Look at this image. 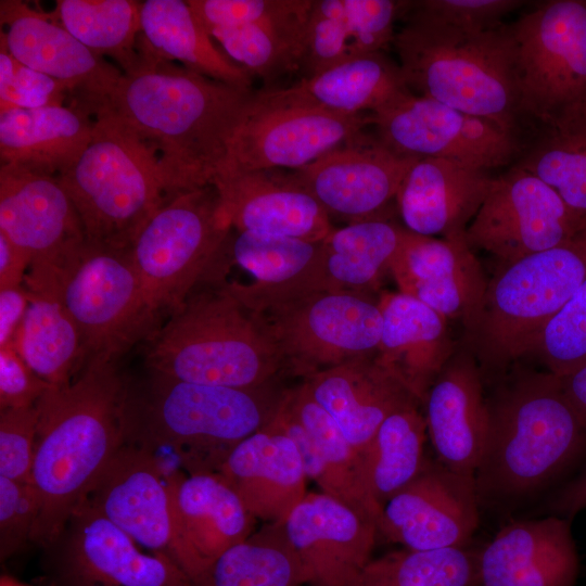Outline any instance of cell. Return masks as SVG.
<instances>
[{
  "instance_id": "1",
  "label": "cell",
  "mask_w": 586,
  "mask_h": 586,
  "mask_svg": "<svg viewBox=\"0 0 586 586\" xmlns=\"http://www.w3.org/2000/svg\"><path fill=\"white\" fill-rule=\"evenodd\" d=\"M253 93L174 62L140 56L101 110L153 151L174 198L211 184Z\"/></svg>"
},
{
  "instance_id": "2",
  "label": "cell",
  "mask_w": 586,
  "mask_h": 586,
  "mask_svg": "<svg viewBox=\"0 0 586 586\" xmlns=\"http://www.w3.org/2000/svg\"><path fill=\"white\" fill-rule=\"evenodd\" d=\"M130 381L117 359L89 358L74 381L50 386L39 411L30 483L39 500L31 543L49 546L127 442Z\"/></svg>"
},
{
  "instance_id": "3",
  "label": "cell",
  "mask_w": 586,
  "mask_h": 586,
  "mask_svg": "<svg viewBox=\"0 0 586 586\" xmlns=\"http://www.w3.org/2000/svg\"><path fill=\"white\" fill-rule=\"evenodd\" d=\"M487 405V435L473 474L481 508L512 512L552 492L586 460V430L560 377L522 372Z\"/></svg>"
},
{
  "instance_id": "4",
  "label": "cell",
  "mask_w": 586,
  "mask_h": 586,
  "mask_svg": "<svg viewBox=\"0 0 586 586\" xmlns=\"http://www.w3.org/2000/svg\"><path fill=\"white\" fill-rule=\"evenodd\" d=\"M284 390L198 384L150 372L130 384L127 442L168 448L187 473H217L231 450L273 418Z\"/></svg>"
},
{
  "instance_id": "5",
  "label": "cell",
  "mask_w": 586,
  "mask_h": 586,
  "mask_svg": "<svg viewBox=\"0 0 586 586\" xmlns=\"http://www.w3.org/2000/svg\"><path fill=\"white\" fill-rule=\"evenodd\" d=\"M144 342L149 371L179 381L260 388L283 375L254 313L220 282L201 281Z\"/></svg>"
},
{
  "instance_id": "6",
  "label": "cell",
  "mask_w": 586,
  "mask_h": 586,
  "mask_svg": "<svg viewBox=\"0 0 586 586\" xmlns=\"http://www.w3.org/2000/svg\"><path fill=\"white\" fill-rule=\"evenodd\" d=\"M393 43L412 93L486 119L523 141L527 129L509 24L462 30L407 16Z\"/></svg>"
},
{
  "instance_id": "7",
  "label": "cell",
  "mask_w": 586,
  "mask_h": 586,
  "mask_svg": "<svg viewBox=\"0 0 586 586\" xmlns=\"http://www.w3.org/2000/svg\"><path fill=\"white\" fill-rule=\"evenodd\" d=\"M91 242L130 249L150 217L171 198L153 151L116 115H94L91 139L60 177Z\"/></svg>"
},
{
  "instance_id": "8",
  "label": "cell",
  "mask_w": 586,
  "mask_h": 586,
  "mask_svg": "<svg viewBox=\"0 0 586 586\" xmlns=\"http://www.w3.org/2000/svg\"><path fill=\"white\" fill-rule=\"evenodd\" d=\"M24 283L54 290L79 331L85 362L94 356L118 360L161 326L130 249L85 238L54 262L30 266Z\"/></svg>"
},
{
  "instance_id": "9",
  "label": "cell",
  "mask_w": 586,
  "mask_h": 586,
  "mask_svg": "<svg viewBox=\"0 0 586 586\" xmlns=\"http://www.w3.org/2000/svg\"><path fill=\"white\" fill-rule=\"evenodd\" d=\"M586 280V227L569 241L500 265L488 281L481 314L466 335L492 372L527 355L549 320Z\"/></svg>"
},
{
  "instance_id": "10",
  "label": "cell",
  "mask_w": 586,
  "mask_h": 586,
  "mask_svg": "<svg viewBox=\"0 0 586 586\" xmlns=\"http://www.w3.org/2000/svg\"><path fill=\"white\" fill-rule=\"evenodd\" d=\"M273 345L283 374L307 379L374 356L382 315L368 293L319 290L252 310Z\"/></svg>"
},
{
  "instance_id": "11",
  "label": "cell",
  "mask_w": 586,
  "mask_h": 586,
  "mask_svg": "<svg viewBox=\"0 0 586 586\" xmlns=\"http://www.w3.org/2000/svg\"><path fill=\"white\" fill-rule=\"evenodd\" d=\"M509 33L527 131L586 107V0L545 1Z\"/></svg>"
},
{
  "instance_id": "12",
  "label": "cell",
  "mask_w": 586,
  "mask_h": 586,
  "mask_svg": "<svg viewBox=\"0 0 586 586\" xmlns=\"http://www.w3.org/2000/svg\"><path fill=\"white\" fill-rule=\"evenodd\" d=\"M232 230L213 184L175 195L143 225L130 252L161 318L201 282Z\"/></svg>"
},
{
  "instance_id": "13",
  "label": "cell",
  "mask_w": 586,
  "mask_h": 586,
  "mask_svg": "<svg viewBox=\"0 0 586 586\" xmlns=\"http://www.w3.org/2000/svg\"><path fill=\"white\" fill-rule=\"evenodd\" d=\"M377 137L408 157L489 170L517 161L522 140L495 124L410 90L370 114Z\"/></svg>"
},
{
  "instance_id": "14",
  "label": "cell",
  "mask_w": 586,
  "mask_h": 586,
  "mask_svg": "<svg viewBox=\"0 0 586 586\" xmlns=\"http://www.w3.org/2000/svg\"><path fill=\"white\" fill-rule=\"evenodd\" d=\"M367 125L370 114L337 115L254 92L218 171L296 170L347 143Z\"/></svg>"
},
{
  "instance_id": "15",
  "label": "cell",
  "mask_w": 586,
  "mask_h": 586,
  "mask_svg": "<svg viewBox=\"0 0 586 586\" xmlns=\"http://www.w3.org/2000/svg\"><path fill=\"white\" fill-rule=\"evenodd\" d=\"M44 549L50 586H194L171 559L142 551L86 501Z\"/></svg>"
},
{
  "instance_id": "16",
  "label": "cell",
  "mask_w": 586,
  "mask_h": 586,
  "mask_svg": "<svg viewBox=\"0 0 586 586\" xmlns=\"http://www.w3.org/2000/svg\"><path fill=\"white\" fill-rule=\"evenodd\" d=\"M584 227L586 219L548 184L512 165L493 178L466 240L472 250H483L507 265L564 243Z\"/></svg>"
},
{
  "instance_id": "17",
  "label": "cell",
  "mask_w": 586,
  "mask_h": 586,
  "mask_svg": "<svg viewBox=\"0 0 586 586\" xmlns=\"http://www.w3.org/2000/svg\"><path fill=\"white\" fill-rule=\"evenodd\" d=\"M171 470L153 450L126 442L82 501L140 547L164 555L178 565Z\"/></svg>"
},
{
  "instance_id": "18",
  "label": "cell",
  "mask_w": 586,
  "mask_h": 586,
  "mask_svg": "<svg viewBox=\"0 0 586 586\" xmlns=\"http://www.w3.org/2000/svg\"><path fill=\"white\" fill-rule=\"evenodd\" d=\"M473 475L426 459L382 508L378 534L411 550L468 547L480 520Z\"/></svg>"
},
{
  "instance_id": "19",
  "label": "cell",
  "mask_w": 586,
  "mask_h": 586,
  "mask_svg": "<svg viewBox=\"0 0 586 586\" xmlns=\"http://www.w3.org/2000/svg\"><path fill=\"white\" fill-rule=\"evenodd\" d=\"M0 41L22 64L63 85L92 116L109 101L123 72L94 53L51 14L18 0L0 1Z\"/></svg>"
},
{
  "instance_id": "20",
  "label": "cell",
  "mask_w": 586,
  "mask_h": 586,
  "mask_svg": "<svg viewBox=\"0 0 586 586\" xmlns=\"http://www.w3.org/2000/svg\"><path fill=\"white\" fill-rule=\"evenodd\" d=\"M416 157L403 156L377 135L360 132L314 163L291 170L326 213L352 222L385 218Z\"/></svg>"
},
{
  "instance_id": "21",
  "label": "cell",
  "mask_w": 586,
  "mask_h": 586,
  "mask_svg": "<svg viewBox=\"0 0 586 586\" xmlns=\"http://www.w3.org/2000/svg\"><path fill=\"white\" fill-rule=\"evenodd\" d=\"M281 524L310 586H347L379 535L374 520L323 493H307Z\"/></svg>"
},
{
  "instance_id": "22",
  "label": "cell",
  "mask_w": 586,
  "mask_h": 586,
  "mask_svg": "<svg viewBox=\"0 0 586 586\" xmlns=\"http://www.w3.org/2000/svg\"><path fill=\"white\" fill-rule=\"evenodd\" d=\"M390 272L400 293L459 320L466 335L472 331L488 281L466 238L436 239L406 229Z\"/></svg>"
},
{
  "instance_id": "23",
  "label": "cell",
  "mask_w": 586,
  "mask_h": 586,
  "mask_svg": "<svg viewBox=\"0 0 586 586\" xmlns=\"http://www.w3.org/2000/svg\"><path fill=\"white\" fill-rule=\"evenodd\" d=\"M169 480L178 565L196 586L217 557L254 532L256 519L218 473L173 469Z\"/></svg>"
},
{
  "instance_id": "24",
  "label": "cell",
  "mask_w": 586,
  "mask_h": 586,
  "mask_svg": "<svg viewBox=\"0 0 586 586\" xmlns=\"http://www.w3.org/2000/svg\"><path fill=\"white\" fill-rule=\"evenodd\" d=\"M213 265L250 273V283L224 282L251 310L319 290H329L323 240L232 230Z\"/></svg>"
},
{
  "instance_id": "25",
  "label": "cell",
  "mask_w": 586,
  "mask_h": 586,
  "mask_svg": "<svg viewBox=\"0 0 586 586\" xmlns=\"http://www.w3.org/2000/svg\"><path fill=\"white\" fill-rule=\"evenodd\" d=\"M476 586H574L579 558L572 520L546 514L504 525L477 550Z\"/></svg>"
},
{
  "instance_id": "26",
  "label": "cell",
  "mask_w": 586,
  "mask_h": 586,
  "mask_svg": "<svg viewBox=\"0 0 586 586\" xmlns=\"http://www.w3.org/2000/svg\"><path fill=\"white\" fill-rule=\"evenodd\" d=\"M211 184L237 231L318 242L333 229L329 215L291 170L218 171Z\"/></svg>"
},
{
  "instance_id": "27",
  "label": "cell",
  "mask_w": 586,
  "mask_h": 586,
  "mask_svg": "<svg viewBox=\"0 0 586 586\" xmlns=\"http://www.w3.org/2000/svg\"><path fill=\"white\" fill-rule=\"evenodd\" d=\"M0 232L30 266L54 262L85 239L76 207L51 175L0 165Z\"/></svg>"
},
{
  "instance_id": "28",
  "label": "cell",
  "mask_w": 586,
  "mask_h": 586,
  "mask_svg": "<svg viewBox=\"0 0 586 586\" xmlns=\"http://www.w3.org/2000/svg\"><path fill=\"white\" fill-rule=\"evenodd\" d=\"M483 378L471 352H458L445 365L423 402L426 431L436 460L458 473L473 475L488 430Z\"/></svg>"
},
{
  "instance_id": "29",
  "label": "cell",
  "mask_w": 586,
  "mask_h": 586,
  "mask_svg": "<svg viewBox=\"0 0 586 586\" xmlns=\"http://www.w3.org/2000/svg\"><path fill=\"white\" fill-rule=\"evenodd\" d=\"M493 178L489 170L444 158L415 160L395 199L406 229L426 237L466 238Z\"/></svg>"
},
{
  "instance_id": "30",
  "label": "cell",
  "mask_w": 586,
  "mask_h": 586,
  "mask_svg": "<svg viewBox=\"0 0 586 586\" xmlns=\"http://www.w3.org/2000/svg\"><path fill=\"white\" fill-rule=\"evenodd\" d=\"M256 520L280 522L307 495L294 442L269 422L237 445L217 472Z\"/></svg>"
},
{
  "instance_id": "31",
  "label": "cell",
  "mask_w": 586,
  "mask_h": 586,
  "mask_svg": "<svg viewBox=\"0 0 586 586\" xmlns=\"http://www.w3.org/2000/svg\"><path fill=\"white\" fill-rule=\"evenodd\" d=\"M302 382L360 453L390 415L422 405L375 355L327 369Z\"/></svg>"
},
{
  "instance_id": "32",
  "label": "cell",
  "mask_w": 586,
  "mask_h": 586,
  "mask_svg": "<svg viewBox=\"0 0 586 586\" xmlns=\"http://www.w3.org/2000/svg\"><path fill=\"white\" fill-rule=\"evenodd\" d=\"M378 305L382 331L375 358L423 404L429 388L455 354L447 319L400 292H382Z\"/></svg>"
},
{
  "instance_id": "33",
  "label": "cell",
  "mask_w": 586,
  "mask_h": 586,
  "mask_svg": "<svg viewBox=\"0 0 586 586\" xmlns=\"http://www.w3.org/2000/svg\"><path fill=\"white\" fill-rule=\"evenodd\" d=\"M407 1L314 0L300 69L310 76L393 42Z\"/></svg>"
},
{
  "instance_id": "34",
  "label": "cell",
  "mask_w": 586,
  "mask_h": 586,
  "mask_svg": "<svg viewBox=\"0 0 586 586\" xmlns=\"http://www.w3.org/2000/svg\"><path fill=\"white\" fill-rule=\"evenodd\" d=\"M93 124L94 116L74 104L0 109V165L58 178L88 145Z\"/></svg>"
},
{
  "instance_id": "35",
  "label": "cell",
  "mask_w": 586,
  "mask_h": 586,
  "mask_svg": "<svg viewBox=\"0 0 586 586\" xmlns=\"http://www.w3.org/2000/svg\"><path fill=\"white\" fill-rule=\"evenodd\" d=\"M314 0H253L249 18L207 30L250 75L271 79L300 69Z\"/></svg>"
},
{
  "instance_id": "36",
  "label": "cell",
  "mask_w": 586,
  "mask_h": 586,
  "mask_svg": "<svg viewBox=\"0 0 586 586\" xmlns=\"http://www.w3.org/2000/svg\"><path fill=\"white\" fill-rule=\"evenodd\" d=\"M409 91L399 65L380 51L303 77L281 89L263 91L272 101L354 116L374 113Z\"/></svg>"
},
{
  "instance_id": "37",
  "label": "cell",
  "mask_w": 586,
  "mask_h": 586,
  "mask_svg": "<svg viewBox=\"0 0 586 586\" xmlns=\"http://www.w3.org/2000/svg\"><path fill=\"white\" fill-rule=\"evenodd\" d=\"M137 50L142 58L178 61L190 71L251 90L250 73L215 46L187 1H141Z\"/></svg>"
},
{
  "instance_id": "38",
  "label": "cell",
  "mask_w": 586,
  "mask_h": 586,
  "mask_svg": "<svg viewBox=\"0 0 586 586\" xmlns=\"http://www.w3.org/2000/svg\"><path fill=\"white\" fill-rule=\"evenodd\" d=\"M23 284L29 303L12 346L42 380L65 385L85 365L79 331L51 286Z\"/></svg>"
},
{
  "instance_id": "39",
  "label": "cell",
  "mask_w": 586,
  "mask_h": 586,
  "mask_svg": "<svg viewBox=\"0 0 586 586\" xmlns=\"http://www.w3.org/2000/svg\"><path fill=\"white\" fill-rule=\"evenodd\" d=\"M586 219V107L531 129L513 163Z\"/></svg>"
},
{
  "instance_id": "40",
  "label": "cell",
  "mask_w": 586,
  "mask_h": 586,
  "mask_svg": "<svg viewBox=\"0 0 586 586\" xmlns=\"http://www.w3.org/2000/svg\"><path fill=\"white\" fill-rule=\"evenodd\" d=\"M405 232L406 228L386 218L332 229L323 240L329 290L368 293L377 289L390 271Z\"/></svg>"
},
{
  "instance_id": "41",
  "label": "cell",
  "mask_w": 586,
  "mask_h": 586,
  "mask_svg": "<svg viewBox=\"0 0 586 586\" xmlns=\"http://www.w3.org/2000/svg\"><path fill=\"white\" fill-rule=\"evenodd\" d=\"M410 405L390 415L361 453L368 491L378 506L409 484L423 469L426 422Z\"/></svg>"
},
{
  "instance_id": "42",
  "label": "cell",
  "mask_w": 586,
  "mask_h": 586,
  "mask_svg": "<svg viewBox=\"0 0 586 586\" xmlns=\"http://www.w3.org/2000/svg\"><path fill=\"white\" fill-rule=\"evenodd\" d=\"M304 573L281 521L266 523L217 557L196 586H303Z\"/></svg>"
},
{
  "instance_id": "43",
  "label": "cell",
  "mask_w": 586,
  "mask_h": 586,
  "mask_svg": "<svg viewBox=\"0 0 586 586\" xmlns=\"http://www.w3.org/2000/svg\"><path fill=\"white\" fill-rule=\"evenodd\" d=\"M140 7L132 0H59L51 15L91 51L113 58L127 74L140 63Z\"/></svg>"
},
{
  "instance_id": "44",
  "label": "cell",
  "mask_w": 586,
  "mask_h": 586,
  "mask_svg": "<svg viewBox=\"0 0 586 586\" xmlns=\"http://www.w3.org/2000/svg\"><path fill=\"white\" fill-rule=\"evenodd\" d=\"M292 410L315 441L337 486V499L379 524L382 508L372 499L365 477L361 453L302 382L285 390Z\"/></svg>"
},
{
  "instance_id": "45",
  "label": "cell",
  "mask_w": 586,
  "mask_h": 586,
  "mask_svg": "<svg viewBox=\"0 0 586 586\" xmlns=\"http://www.w3.org/2000/svg\"><path fill=\"white\" fill-rule=\"evenodd\" d=\"M477 551L403 548L370 559L347 586H476Z\"/></svg>"
},
{
  "instance_id": "46",
  "label": "cell",
  "mask_w": 586,
  "mask_h": 586,
  "mask_svg": "<svg viewBox=\"0 0 586 586\" xmlns=\"http://www.w3.org/2000/svg\"><path fill=\"white\" fill-rule=\"evenodd\" d=\"M527 354L558 377L586 364V280L544 327Z\"/></svg>"
},
{
  "instance_id": "47",
  "label": "cell",
  "mask_w": 586,
  "mask_h": 586,
  "mask_svg": "<svg viewBox=\"0 0 586 586\" xmlns=\"http://www.w3.org/2000/svg\"><path fill=\"white\" fill-rule=\"evenodd\" d=\"M524 3L519 0L407 1L403 14L456 29L483 30L504 24L502 18Z\"/></svg>"
},
{
  "instance_id": "48",
  "label": "cell",
  "mask_w": 586,
  "mask_h": 586,
  "mask_svg": "<svg viewBox=\"0 0 586 586\" xmlns=\"http://www.w3.org/2000/svg\"><path fill=\"white\" fill-rule=\"evenodd\" d=\"M65 85L18 62L0 41V109L64 105Z\"/></svg>"
},
{
  "instance_id": "49",
  "label": "cell",
  "mask_w": 586,
  "mask_h": 586,
  "mask_svg": "<svg viewBox=\"0 0 586 586\" xmlns=\"http://www.w3.org/2000/svg\"><path fill=\"white\" fill-rule=\"evenodd\" d=\"M38 422L36 405L0 410V476L30 483Z\"/></svg>"
},
{
  "instance_id": "50",
  "label": "cell",
  "mask_w": 586,
  "mask_h": 586,
  "mask_svg": "<svg viewBox=\"0 0 586 586\" xmlns=\"http://www.w3.org/2000/svg\"><path fill=\"white\" fill-rule=\"evenodd\" d=\"M39 500L31 483L0 476V557L16 555L31 542Z\"/></svg>"
},
{
  "instance_id": "51",
  "label": "cell",
  "mask_w": 586,
  "mask_h": 586,
  "mask_svg": "<svg viewBox=\"0 0 586 586\" xmlns=\"http://www.w3.org/2000/svg\"><path fill=\"white\" fill-rule=\"evenodd\" d=\"M50 386L13 346L0 348V410L35 406Z\"/></svg>"
},
{
  "instance_id": "52",
  "label": "cell",
  "mask_w": 586,
  "mask_h": 586,
  "mask_svg": "<svg viewBox=\"0 0 586 586\" xmlns=\"http://www.w3.org/2000/svg\"><path fill=\"white\" fill-rule=\"evenodd\" d=\"M270 422L286 434L296 445L307 479L315 482L321 493L337 499L336 483L315 441L289 405L285 390Z\"/></svg>"
},
{
  "instance_id": "53",
  "label": "cell",
  "mask_w": 586,
  "mask_h": 586,
  "mask_svg": "<svg viewBox=\"0 0 586 586\" xmlns=\"http://www.w3.org/2000/svg\"><path fill=\"white\" fill-rule=\"evenodd\" d=\"M586 509V460L544 499L540 512L572 520Z\"/></svg>"
},
{
  "instance_id": "54",
  "label": "cell",
  "mask_w": 586,
  "mask_h": 586,
  "mask_svg": "<svg viewBox=\"0 0 586 586\" xmlns=\"http://www.w3.org/2000/svg\"><path fill=\"white\" fill-rule=\"evenodd\" d=\"M29 303L24 284L0 289V348L12 346Z\"/></svg>"
},
{
  "instance_id": "55",
  "label": "cell",
  "mask_w": 586,
  "mask_h": 586,
  "mask_svg": "<svg viewBox=\"0 0 586 586\" xmlns=\"http://www.w3.org/2000/svg\"><path fill=\"white\" fill-rule=\"evenodd\" d=\"M29 265L28 258L0 232V289L22 285Z\"/></svg>"
},
{
  "instance_id": "56",
  "label": "cell",
  "mask_w": 586,
  "mask_h": 586,
  "mask_svg": "<svg viewBox=\"0 0 586 586\" xmlns=\"http://www.w3.org/2000/svg\"><path fill=\"white\" fill-rule=\"evenodd\" d=\"M560 379L570 405L586 430V364Z\"/></svg>"
},
{
  "instance_id": "57",
  "label": "cell",
  "mask_w": 586,
  "mask_h": 586,
  "mask_svg": "<svg viewBox=\"0 0 586 586\" xmlns=\"http://www.w3.org/2000/svg\"><path fill=\"white\" fill-rule=\"evenodd\" d=\"M0 586H28V585L20 583L18 581H16V579H14L12 577L2 576L1 582H0Z\"/></svg>"
}]
</instances>
